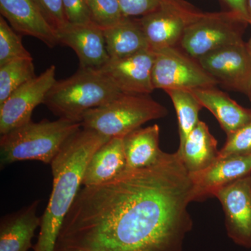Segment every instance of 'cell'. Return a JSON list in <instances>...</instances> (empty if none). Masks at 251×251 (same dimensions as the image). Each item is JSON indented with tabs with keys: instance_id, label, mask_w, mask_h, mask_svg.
<instances>
[{
	"instance_id": "cell-6",
	"label": "cell",
	"mask_w": 251,
	"mask_h": 251,
	"mask_svg": "<svg viewBox=\"0 0 251 251\" xmlns=\"http://www.w3.org/2000/svg\"><path fill=\"white\" fill-rule=\"evenodd\" d=\"M248 24L234 11L204 13L185 29L180 46L190 57L198 60L218 50L244 41L243 34Z\"/></svg>"
},
{
	"instance_id": "cell-3",
	"label": "cell",
	"mask_w": 251,
	"mask_h": 251,
	"mask_svg": "<svg viewBox=\"0 0 251 251\" xmlns=\"http://www.w3.org/2000/svg\"><path fill=\"white\" fill-rule=\"evenodd\" d=\"M81 128L80 122L59 118L31 121L1 135V168L28 160L50 164L64 144Z\"/></svg>"
},
{
	"instance_id": "cell-32",
	"label": "cell",
	"mask_w": 251,
	"mask_h": 251,
	"mask_svg": "<svg viewBox=\"0 0 251 251\" xmlns=\"http://www.w3.org/2000/svg\"><path fill=\"white\" fill-rule=\"evenodd\" d=\"M247 46L248 48V50H249V52L251 54V39H249V41L247 43Z\"/></svg>"
},
{
	"instance_id": "cell-27",
	"label": "cell",
	"mask_w": 251,
	"mask_h": 251,
	"mask_svg": "<svg viewBox=\"0 0 251 251\" xmlns=\"http://www.w3.org/2000/svg\"><path fill=\"white\" fill-rule=\"evenodd\" d=\"M251 155V120L240 128L227 135L224 146L219 150V158Z\"/></svg>"
},
{
	"instance_id": "cell-19",
	"label": "cell",
	"mask_w": 251,
	"mask_h": 251,
	"mask_svg": "<svg viewBox=\"0 0 251 251\" xmlns=\"http://www.w3.org/2000/svg\"><path fill=\"white\" fill-rule=\"evenodd\" d=\"M217 140L211 134L208 126L200 120L191 130L177 153L189 174L206 169L219 156Z\"/></svg>"
},
{
	"instance_id": "cell-18",
	"label": "cell",
	"mask_w": 251,
	"mask_h": 251,
	"mask_svg": "<svg viewBox=\"0 0 251 251\" xmlns=\"http://www.w3.org/2000/svg\"><path fill=\"white\" fill-rule=\"evenodd\" d=\"M200 103L209 110L228 135L251 120V109L241 106L227 94L215 87L191 90Z\"/></svg>"
},
{
	"instance_id": "cell-28",
	"label": "cell",
	"mask_w": 251,
	"mask_h": 251,
	"mask_svg": "<svg viewBox=\"0 0 251 251\" xmlns=\"http://www.w3.org/2000/svg\"><path fill=\"white\" fill-rule=\"evenodd\" d=\"M50 25L57 32L69 24L62 0H32Z\"/></svg>"
},
{
	"instance_id": "cell-1",
	"label": "cell",
	"mask_w": 251,
	"mask_h": 251,
	"mask_svg": "<svg viewBox=\"0 0 251 251\" xmlns=\"http://www.w3.org/2000/svg\"><path fill=\"white\" fill-rule=\"evenodd\" d=\"M192 181L179 153L80 188L54 251H182Z\"/></svg>"
},
{
	"instance_id": "cell-31",
	"label": "cell",
	"mask_w": 251,
	"mask_h": 251,
	"mask_svg": "<svg viewBox=\"0 0 251 251\" xmlns=\"http://www.w3.org/2000/svg\"><path fill=\"white\" fill-rule=\"evenodd\" d=\"M247 11L249 15V23L251 25V0H247Z\"/></svg>"
},
{
	"instance_id": "cell-22",
	"label": "cell",
	"mask_w": 251,
	"mask_h": 251,
	"mask_svg": "<svg viewBox=\"0 0 251 251\" xmlns=\"http://www.w3.org/2000/svg\"><path fill=\"white\" fill-rule=\"evenodd\" d=\"M166 92L173 102L177 116L181 146L199 122L200 111L203 107L191 90H170Z\"/></svg>"
},
{
	"instance_id": "cell-8",
	"label": "cell",
	"mask_w": 251,
	"mask_h": 251,
	"mask_svg": "<svg viewBox=\"0 0 251 251\" xmlns=\"http://www.w3.org/2000/svg\"><path fill=\"white\" fill-rule=\"evenodd\" d=\"M56 67L51 65L40 75L26 82L0 105V134L31 121L34 108L44 100L55 81Z\"/></svg>"
},
{
	"instance_id": "cell-23",
	"label": "cell",
	"mask_w": 251,
	"mask_h": 251,
	"mask_svg": "<svg viewBox=\"0 0 251 251\" xmlns=\"http://www.w3.org/2000/svg\"><path fill=\"white\" fill-rule=\"evenodd\" d=\"M36 77L32 59H23L0 66V105L13 92Z\"/></svg>"
},
{
	"instance_id": "cell-13",
	"label": "cell",
	"mask_w": 251,
	"mask_h": 251,
	"mask_svg": "<svg viewBox=\"0 0 251 251\" xmlns=\"http://www.w3.org/2000/svg\"><path fill=\"white\" fill-rule=\"evenodd\" d=\"M251 175V155L218 158L206 169L189 174L193 202L215 197L221 188Z\"/></svg>"
},
{
	"instance_id": "cell-33",
	"label": "cell",
	"mask_w": 251,
	"mask_h": 251,
	"mask_svg": "<svg viewBox=\"0 0 251 251\" xmlns=\"http://www.w3.org/2000/svg\"><path fill=\"white\" fill-rule=\"evenodd\" d=\"M247 95L249 97V99H250L251 102V87H249V90H248Z\"/></svg>"
},
{
	"instance_id": "cell-15",
	"label": "cell",
	"mask_w": 251,
	"mask_h": 251,
	"mask_svg": "<svg viewBox=\"0 0 251 251\" xmlns=\"http://www.w3.org/2000/svg\"><path fill=\"white\" fill-rule=\"evenodd\" d=\"M0 12L20 35L36 38L50 49L59 45L56 31L32 0H0Z\"/></svg>"
},
{
	"instance_id": "cell-25",
	"label": "cell",
	"mask_w": 251,
	"mask_h": 251,
	"mask_svg": "<svg viewBox=\"0 0 251 251\" xmlns=\"http://www.w3.org/2000/svg\"><path fill=\"white\" fill-rule=\"evenodd\" d=\"M92 23L102 29L116 25L126 18L118 0H87Z\"/></svg>"
},
{
	"instance_id": "cell-10",
	"label": "cell",
	"mask_w": 251,
	"mask_h": 251,
	"mask_svg": "<svg viewBox=\"0 0 251 251\" xmlns=\"http://www.w3.org/2000/svg\"><path fill=\"white\" fill-rule=\"evenodd\" d=\"M215 198L222 205L227 236L240 247L251 248V175L221 188Z\"/></svg>"
},
{
	"instance_id": "cell-4",
	"label": "cell",
	"mask_w": 251,
	"mask_h": 251,
	"mask_svg": "<svg viewBox=\"0 0 251 251\" xmlns=\"http://www.w3.org/2000/svg\"><path fill=\"white\" fill-rule=\"evenodd\" d=\"M122 94L99 69L80 68L72 76L56 80L44 104L59 118L80 122L84 114Z\"/></svg>"
},
{
	"instance_id": "cell-2",
	"label": "cell",
	"mask_w": 251,
	"mask_h": 251,
	"mask_svg": "<svg viewBox=\"0 0 251 251\" xmlns=\"http://www.w3.org/2000/svg\"><path fill=\"white\" fill-rule=\"evenodd\" d=\"M110 138L81 128L67 140L50 163L53 182L47 207L41 218L34 251H54L64 219L82 186L91 157Z\"/></svg>"
},
{
	"instance_id": "cell-12",
	"label": "cell",
	"mask_w": 251,
	"mask_h": 251,
	"mask_svg": "<svg viewBox=\"0 0 251 251\" xmlns=\"http://www.w3.org/2000/svg\"><path fill=\"white\" fill-rule=\"evenodd\" d=\"M155 52L151 49L120 59H110L99 70L122 93L150 94L155 90L152 71Z\"/></svg>"
},
{
	"instance_id": "cell-17",
	"label": "cell",
	"mask_w": 251,
	"mask_h": 251,
	"mask_svg": "<svg viewBox=\"0 0 251 251\" xmlns=\"http://www.w3.org/2000/svg\"><path fill=\"white\" fill-rule=\"evenodd\" d=\"M126 170L123 138H110L91 157L84 173L82 186L108 182Z\"/></svg>"
},
{
	"instance_id": "cell-9",
	"label": "cell",
	"mask_w": 251,
	"mask_h": 251,
	"mask_svg": "<svg viewBox=\"0 0 251 251\" xmlns=\"http://www.w3.org/2000/svg\"><path fill=\"white\" fill-rule=\"evenodd\" d=\"M198 61L218 83L247 94L251 85V54L244 41L218 50Z\"/></svg>"
},
{
	"instance_id": "cell-5",
	"label": "cell",
	"mask_w": 251,
	"mask_h": 251,
	"mask_svg": "<svg viewBox=\"0 0 251 251\" xmlns=\"http://www.w3.org/2000/svg\"><path fill=\"white\" fill-rule=\"evenodd\" d=\"M167 115L166 108L149 94L122 93L105 105L85 112L81 125L108 138H124L146 122Z\"/></svg>"
},
{
	"instance_id": "cell-20",
	"label": "cell",
	"mask_w": 251,
	"mask_h": 251,
	"mask_svg": "<svg viewBox=\"0 0 251 251\" xmlns=\"http://www.w3.org/2000/svg\"><path fill=\"white\" fill-rule=\"evenodd\" d=\"M160 128L157 125L140 128L123 138L127 169L154 166L166 153L159 147Z\"/></svg>"
},
{
	"instance_id": "cell-11",
	"label": "cell",
	"mask_w": 251,
	"mask_h": 251,
	"mask_svg": "<svg viewBox=\"0 0 251 251\" xmlns=\"http://www.w3.org/2000/svg\"><path fill=\"white\" fill-rule=\"evenodd\" d=\"M204 13L192 5L185 7H164L138 19L152 50L175 47L188 25Z\"/></svg>"
},
{
	"instance_id": "cell-14",
	"label": "cell",
	"mask_w": 251,
	"mask_h": 251,
	"mask_svg": "<svg viewBox=\"0 0 251 251\" xmlns=\"http://www.w3.org/2000/svg\"><path fill=\"white\" fill-rule=\"evenodd\" d=\"M59 44L76 53L82 69H100L110 59L103 31L93 23L72 24L56 32Z\"/></svg>"
},
{
	"instance_id": "cell-30",
	"label": "cell",
	"mask_w": 251,
	"mask_h": 251,
	"mask_svg": "<svg viewBox=\"0 0 251 251\" xmlns=\"http://www.w3.org/2000/svg\"><path fill=\"white\" fill-rule=\"evenodd\" d=\"M224 1L229 6L230 11H234L236 14L239 15L249 23L247 0H224Z\"/></svg>"
},
{
	"instance_id": "cell-24",
	"label": "cell",
	"mask_w": 251,
	"mask_h": 251,
	"mask_svg": "<svg viewBox=\"0 0 251 251\" xmlns=\"http://www.w3.org/2000/svg\"><path fill=\"white\" fill-rule=\"evenodd\" d=\"M21 35L0 16V66L23 59H32L24 47Z\"/></svg>"
},
{
	"instance_id": "cell-26",
	"label": "cell",
	"mask_w": 251,
	"mask_h": 251,
	"mask_svg": "<svg viewBox=\"0 0 251 251\" xmlns=\"http://www.w3.org/2000/svg\"><path fill=\"white\" fill-rule=\"evenodd\" d=\"M126 18L151 14L164 7H185L190 4L184 0H118Z\"/></svg>"
},
{
	"instance_id": "cell-21",
	"label": "cell",
	"mask_w": 251,
	"mask_h": 251,
	"mask_svg": "<svg viewBox=\"0 0 251 251\" xmlns=\"http://www.w3.org/2000/svg\"><path fill=\"white\" fill-rule=\"evenodd\" d=\"M103 31L110 59L124 58L150 49L138 19L126 18L116 25Z\"/></svg>"
},
{
	"instance_id": "cell-7",
	"label": "cell",
	"mask_w": 251,
	"mask_h": 251,
	"mask_svg": "<svg viewBox=\"0 0 251 251\" xmlns=\"http://www.w3.org/2000/svg\"><path fill=\"white\" fill-rule=\"evenodd\" d=\"M152 71L155 90H186L216 87L218 82L197 59L176 47L155 50Z\"/></svg>"
},
{
	"instance_id": "cell-29",
	"label": "cell",
	"mask_w": 251,
	"mask_h": 251,
	"mask_svg": "<svg viewBox=\"0 0 251 251\" xmlns=\"http://www.w3.org/2000/svg\"><path fill=\"white\" fill-rule=\"evenodd\" d=\"M62 4L69 23L87 24L92 23L87 0H62Z\"/></svg>"
},
{
	"instance_id": "cell-16",
	"label": "cell",
	"mask_w": 251,
	"mask_h": 251,
	"mask_svg": "<svg viewBox=\"0 0 251 251\" xmlns=\"http://www.w3.org/2000/svg\"><path fill=\"white\" fill-rule=\"evenodd\" d=\"M39 201L19 211L7 214L0 222V251H28L32 248L33 237L40 227L37 215Z\"/></svg>"
}]
</instances>
